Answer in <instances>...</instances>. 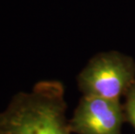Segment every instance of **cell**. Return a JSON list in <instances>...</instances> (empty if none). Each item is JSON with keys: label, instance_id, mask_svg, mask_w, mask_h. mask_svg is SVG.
Wrapping results in <instances>:
<instances>
[{"label": "cell", "instance_id": "1", "mask_svg": "<svg viewBox=\"0 0 135 134\" xmlns=\"http://www.w3.org/2000/svg\"><path fill=\"white\" fill-rule=\"evenodd\" d=\"M67 107L62 82L39 81L15 94L0 112V134H73Z\"/></svg>", "mask_w": 135, "mask_h": 134}, {"label": "cell", "instance_id": "2", "mask_svg": "<svg viewBox=\"0 0 135 134\" xmlns=\"http://www.w3.org/2000/svg\"><path fill=\"white\" fill-rule=\"evenodd\" d=\"M82 96L120 100L135 82V61L116 51L93 57L77 78Z\"/></svg>", "mask_w": 135, "mask_h": 134}, {"label": "cell", "instance_id": "3", "mask_svg": "<svg viewBox=\"0 0 135 134\" xmlns=\"http://www.w3.org/2000/svg\"><path fill=\"white\" fill-rule=\"evenodd\" d=\"M124 122L120 100L82 96L69 119V129L76 134H122Z\"/></svg>", "mask_w": 135, "mask_h": 134}, {"label": "cell", "instance_id": "4", "mask_svg": "<svg viewBox=\"0 0 135 134\" xmlns=\"http://www.w3.org/2000/svg\"><path fill=\"white\" fill-rule=\"evenodd\" d=\"M123 109L126 117V122L130 124L135 131V82L125 94Z\"/></svg>", "mask_w": 135, "mask_h": 134}]
</instances>
